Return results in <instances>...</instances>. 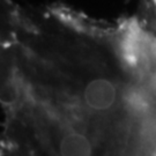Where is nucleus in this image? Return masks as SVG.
Returning <instances> with one entry per match:
<instances>
[{
    "mask_svg": "<svg viewBox=\"0 0 156 156\" xmlns=\"http://www.w3.org/2000/svg\"><path fill=\"white\" fill-rule=\"evenodd\" d=\"M86 104L96 111L111 108L116 101V88L106 79H95L86 86L83 91Z\"/></svg>",
    "mask_w": 156,
    "mask_h": 156,
    "instance_id": "f257e3e1",
    "label": "nucleus"
},
{
    "mask_svg": "<svg viewBox=\"0 0 156 156\" xmlns=\"http://www.w3.org/2000/svg\"><path fill=\"white\" fill-rule=\"evenodd\" d=\"M60 153L64 156H87L91 154V146L82 134H68L60 141Z\"/></svg>",
    "mask_w": 156,
    "mask_h": 156,
    "instance_id": "f03ea898",
    "label": "nucleus"
}]
</instances>
